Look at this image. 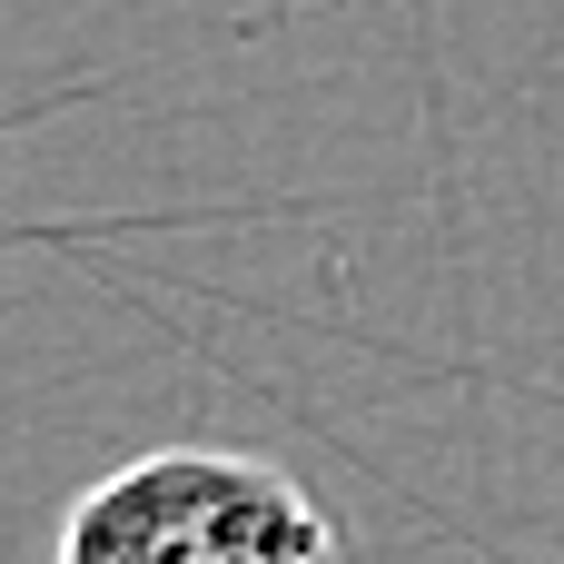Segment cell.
Here are the masks:
<instances>
[{
	"label": "cell",
	"instance_id": "1",
	"mask_svg": "<svg viewBox=\"0 0 564 564\" xmlns=\"http://www.w3.org/2000/svg\"><path fill=\"white\" fill-rule=\"evenodd\" d=\"M50 564H347V545L288 466L238 446H149L69 506Z\"/></svg>",
	"mask_w": 564,
	"mask_h": 564
}]
</instances>
